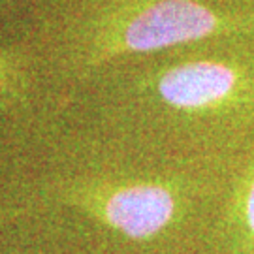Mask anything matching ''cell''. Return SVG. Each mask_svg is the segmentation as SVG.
<instances>
[{"mask_svg": "<svg viewBox=\"0 0 254 254\" xmlns=\"http://www.w3.org/2000/svg\"><path fill=\"white\" fill-rule=\"evenodd\" d=\"M241 32H254V17L224 15L198 0H130L98 21L91 59L102 63Z\"/></svg>", "mask_w": 254, "mask_h": 254, "instance_id": "cell-1", "label": "cell"}, {"mask_svg": "<svg viewBox=\"0 0 254 254\" xmlns=\"http://www.w3.org/2000/svg\"><path fill=\"white\" fill-rule=\"evenodd\" d=\"M154 91L170 108L207 113L241 102L249 81L236 64L203 59L164 68L154 79Z\"/></svg>", "mask_w": 254, "mask_h": 254, "instance_id": "cell-2", "label": "cell"}, {"mask_svg": "<svg viewBox=\"0 0 254 254\" xmlns=\"http://www.w3.org/2000/svg\"><path fill=\"white\" fill-rule=\"evenodd\" d=\"M102 218L132 239H145L162 232L175 217L177 192L162 181L121 183L94 192Z\"/></svg>", "mask_w": 254, "mask_h": 254, "instance_id": "cell-3", "label": "cell"}, {"mask_svg": "<svg viewBox=\"0 0 254 254\" xmlns=\"http://www.w3.org/2000/svg\"><path fill=\"white\" fill-rule=\"evenodd\" d=\"M239 215L249 234L254 236V166L251 172L247 173L245 185H243V194H241V209Z\"/></svg>", "mask_w": 254, "mask_h": 254, "instance_id": "cell-4", "label": "cell"}, {"mask_svg": "<svg viewBox=\"0 0 254 254\" xmlns=\"http://www.w3.org/2000/svg\"><path fill=\"white\" fill-rule=\"evenodd\" d=\"M4 64H6V61L0 59V85H2V79L6 77V66H4Z\"/></svg>", "mask_w": 254, "mask_h": 254, "instance_id": "cell-5", "label": "cell"}]
</instances>
